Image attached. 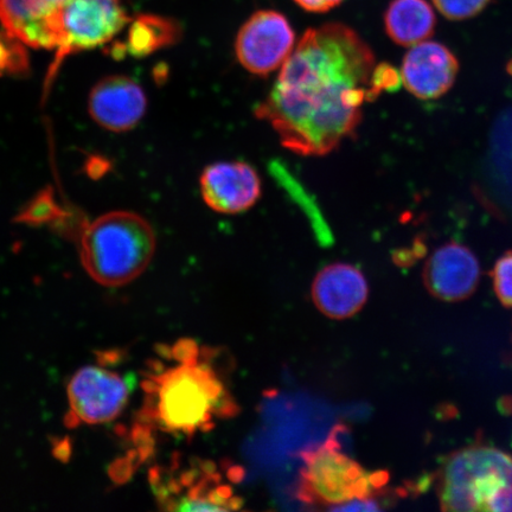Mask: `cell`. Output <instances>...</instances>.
Listing matches in <instances>:
<instances>
[{
	"instance_id": "obj_1",
	"label": "cell",
	"mask_w": 512,
	"mask_h": 512,
	"mask_svg": "<svg viewBox=\"0 0 512 512\" xmlns=\"http://www.w3.org/2000/svg\"><path fill=\"white\" fill-rule=\"evenodd\" d=\"M375 55L354 29L328 23L307 30L266 99L255 108L286 150L324 157L355 136L363 106L380 94Z\"/></svg>"
},
{
	"instance_id": "obj_2",
	"label": "cell",
	"mask_w": 512,
	"mask_h": 512,
	"mask_svg": "<svg viewBox=\"0 0 512 512\" xmlns=\"http://www.w3.org/2000/svg\"><path fill=\"white\" fill-rule=\"evenodd\" d=\"M143 382L144 402L138 434L153 430L191 439L207 433L220 421L239 414L238 402L219 369L217 351L192 339H181L160 350Z\"/></svg>"
},
{
	"instance_id": "obj_3",
	"label": "cell",
	"mask_w": 512,
	"mask_h": 512,
	"mask_svg": "<svg viewBox=\"0 0 512 512\" xmlns=\"http://www.w3.org/2000/svg\"><path fill=\"white\" fill-rule=\"evenodd\" d=\"M83 267L96 283L123 286L142 275L155 255V230L132 211H112L85 223L79 235Z\"/></svg>"
},
{
	"instance_id": "obj_4",
	"label": "cell",
	"mask_w": 512,
	"mask_h": 512,
	"mask_svg": "<svg viewBox=\"0 0 512 512\" xmlns=\"http://www.w3.org/2000/svg\"><path fill=\"white\" fill-rule=\"evenodd\" d=\"M345 427L336 426L324 443L300 453L296 497L311 508L338 511L343 505L375 498L388 483L387 472H371L344 453Z\"/></svg>"
},
{
	"instance_id": "obj_5",
	"label": "cell",
	"mask_w": 512,
	"mask_h": 512,
	"mask_svg": "<svg viewBox=\"0 0 512 512\" xmlns=\"http://www.w3.org/2000/svg\"><path fill=\"white\" fill-rule=\"evenodd\" d=\"M438 494L446 511L512 512V457L491 446L463 448L446 459Z\"/></svg>"
},
{
	"instance_id": "obj_6",
	"label": "cell",
	"mask_w": 512,
	"mask_h": 512,
	"mask_svg": "<svg viewBox=\"0 0 512 512\" xmlns=\"http://www.w3.org/2000/svg\"><path fill=\"white\" fill-rule=\"evenodd\" d=\"M242 477L238 466L176 456L168 464L151 470L150 483L157 502L165 510L234 511L243 504L234 489Z\"/></svg>"
},
{
	"instance_id": "obj_7",
	"label": "cell",
	"mask_w": 512,
	"mask_h": 512,
	"mask_svg": "<svg viewBox=\"0 0 512 512\" xmlns=\"http://www.w3.org/2000/svg\"><path fill=\"white\" fill-rule=\"evenodd\" d=\"M130 23L121 0H69L57 17L56 60L49 79L64 57L105 46Z\"/></svg>"
},
{
	"instance_id": "obj_8",
	"label": "cell",
	"mask_w": 512,
	"mask_h": 512,
	"mask_svg": "<svg viewBox=\"0 0 512 512\" xmlns=\"http://www.w3.org/2000/svg\"><path fill=\"white\" fill-rule=\"evenodd\" d=\"M132 384L113 371L87 366L76 373L67 389L66 425H100L117 419L130 400Z\"/></svg>"
},
{
	"instance_id": "obj_9",
	"label": "cell",
	"mask_w": 512,
	"mask_h": 512,
	"mask_svg": "<svg viewBox=\"0 0 512 512\" xmlns=\"http://www.w3.org/2000/svg\"><path fill=\"white\" fill-rule=\"evenodd\" d=\"M296 47L288 19L275 10H260L243 23L236 36V59L247 72L267 76L283 67Z\"/></svg>"
},
{
	"instance_id": "obj_10",
	"label": "cell",
	"mask_w": 512,
	"mask_h": 512,
	"mask_svg": "<svg viewBox=\"0 0 512 512\" xmlns=\"http://www.w3.org/2000/svg\"><path fill=\"white\" fill-rule=\"evenodd\" d=\"M200 187L207 206L224 215L245 213L258 203L262 192L258 171L243 162L208 165L202 172Z\"/></svg>"
},
{
	"instance_id": "obj_11",
	"label": "cell",
	"mask_w": 512,
	"mask_h": 512,
	"mask_svg": "<svg viewBox=\"0 0 512 512\" xmlns=\"http://www.w3.org/2000/svg\"><path fill=\"white\" fill-rule=\"evenodd\" d=\"M146 108L144 89L126 75L107 76L89 94V114L96 124L111 132L133 130L144 118Z\"/></svg>"
},
{
	"instance_id": "obj_12",
	"label": "cell",
	"mask_w": 512,
	"mask_h": 512,
	"mask_svg": "<svg viewBox=\"0 0 512 512\" xmlns=\"http://www.w3.org/2000/svg\"><path fill=\"white\" fill-rule=\"evenodd\" d=\"M459 72L457 57L438 42L415 44L403 59L401 80L421 100L438 99L453 86Z\"/></svg>"
},
{
	"instance_id": "obj_13",
	"label": "cell",
	"mask_w": 512,
	"mask_h": 512,
	"mask_svg": "<svg viewBox=\"0 0 512 512\" xmlns=\"http://www.w3.org/2000/svg\"><path fill=\"white\" fill-rule=\"evenodd\" d=\"M480 268L471 249L457 242L446 243L428 258L424 268L427 290L445 302L470 297L479 283Z\"/></svg>"
},
{
	"instance_id": "obj_14",
	"label": "cell",
	"mask_w": 512,
	"mask_h": 512,
	"mask_svg": "<svg viewBox=\"0 0 512 512\" xmlns=\"http://www.w3.org/2000/svg\"><path fill=\"white\" fill-rule=\"evenodd\" d=\"M368 283L355 266L334 264L317 274L312 286L317 309L332 319H347L361 311L368 299Z\"/></svg>"
},
{
	"instance_id": "obj_15",
	"label": "cell",
	"mask_w": 512,
	"mask_h": 512,
	"mask_svg": "<svg viewBox=\"0 0 512 512\" xmlns=\"http://www.w3.org/2000/svg\"><path fill=\"white\" fill-rule=\"evenodd\" d=\"M69 0H0L3 28L32 48L55 50L57 17Z\"/></svg>"
},
{
	"instance_id": "obj_16",
	"label": "cell",
	"mask_w": 512,
	"mask_h": 512,
	"mask_svg": "<svg viewBox=\"0 0 512 512\" xmlns=\"http://www.w3.org/2000/svg\"><path fill=\"white\" fill-rule=\"evenodd\" d=\"M182 37V28L175 19L157 15H139L131 21L126 40L115 42L111 55L115 59L146 57L156 51L174 46Z\"/></svg>"
},
{
	"instance_id": "obj_17",
	"label": "cell",
	"mask_w": 512,
	"mask_h": 512,
	"mask_svg": "<svg viewBox=\"0 0 512 512\" xmlns=\"http://www.w3.org/2000/svg\"><path fill=\"white\" fill-rule=\"evenodd\" d=\"M437 24L427 0H393L384 14V28L390 40L402 47H413L433 35Z\"/></svg>"
},
{
	"instance_id": "obj_18",
	"label": "cell",
	"mask_w": 512,
	"mask_h": 512,
	"mask_svg": "<svg viewBox=\"0 0 512 512\" xmlns=\"http://www.w3.org/2000/svg\"><path fill=\"white\" fill-rule=\"evenodd\" d=\"M66 217L68 214L57 203L54 192L43 190L22 210L17 219L19 222L28 223L31 226L54 223L55 226L60 224L64 228L66 227Z\"/></svg>"
},
{
	"instance_id": "obj_19",
	"label": "cell",
	"mask_w": 512,
	"mask_h": 512,
	"mask_svg": "<svg viewBox=\"0 0 512 512\" xmlns=\"http://www.w3.org/2000/svg\"><path fill=\"white\" fill-rule=\"evenodd\" d=\"M28 72L29 55L23 42L9 31L0 29V76H19Z\"/></svg>"
},
{
	"instance_id": "obj_20",
	"label": "cell",
	"mask_w": 512,
	"mask_h": 512,
	"mask_svg": "<svg viewBox=\"0 0 512 512\" xmlns=\"http://www.w3.org/2000/svg\"><path fill=\"white\" fill-rule=\"evenodd\" d=\"M491 0H433L441 15L451 21H464L477 16Z\"/></svg>"
},
{
	"instance_id": "obj_21",
	"label": "cell",
	"mask_w": 512,
	"mask_h": 512,
	"mask_svg": "<svg viewBox=\"0 0 512 512\" xmlns=\"http://www.w3.org/2000/svg\"><path fill=\"white\" fill-rule=\"evenodd\" d=\"M492 283L502 304L512 307V252L504 254L492 271Z\"/></svg>"
},
{
	"instance_id": "obj_22",
	"label": "cell",
	"mask_w": 512,
	"mask_h": 512,
	"mask_svg": "<svg viewBox=\"0 0 512 512\" xmlns=\"http://www.w3.org/2000/svg\"><path fill=\"white\" fill-rule=\"evenodd\" d=\"M294 2L305 11L313 12V14H325V12L335 9L343 0H294Z\"/></svg>"
}]
</instances>
